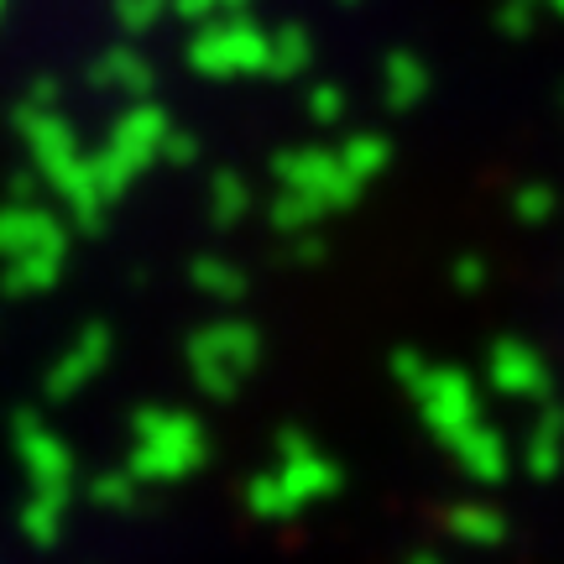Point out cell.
<instances>
[{"mask_svg": "<svg viewBox=\"0 0 564 564\" xmlns=\"http://www.w3.org/2000/svg\"><path fill=\"white\" fill-rule=\"evenodd\" d=\"M209 209H215V220L220 225H236L251 209V188H246L241 178H220L215 183V199H209Z\"/></svg>", "mask_w": 564, "mask_h": 564, "instance_id": "cell-13", "label": "cell"}, {"mask_svg": "<svg viewBox=\"0 0 564 564\" xmlns=\"http://www.w3.org/2000/svg\"><path fill=\"white\" fill-rule=\"evenodd\" d=\"M89 497L100 507H116V512H121V507L137 502V476H131V470H105V476L89 481Z\"/></svg>", "mask_w": 564, "mask_h": 564, "instance_id": "cell-12", "label": "cell"}, {"mask_svg": "<svg viewBox=\"0 0 564 564\" xmlns=\"http://www.w3.org/2000/svg\"><path fill=\"white\" fill-rule=\"evenodd\" d=\"M37 251H68V236L58 230V220L32 209V204L0 209V262H21V257H37Z\"/></svg>", "mask_w": 564, "mask_h": 564, "instance_id": "cell-7", "label": "cell"}, {"mask_svg": "<svg viewBox=\"0 0 564 564\" xmlns=\"http://www.w3.org/2000/svg\"><path fill=\"white\" fill-rule=\"evenodd\" d=\"M11 434H17V460H21V470H26L32 491L74 497V455H68V444H63L37 413H17Z\"/></svg>", "mask_w": 564, "mask_h": 564, "instance_id": "cell-4", "label": "cell"}, {"mask_svg": "<svg viewBox=\"0 0 564 564\" xmlns=\"http://www.w3.org/2000/svg\"><path fill=\"white\" fill-rule=\"evenodd\" d=\"M278 455H282L278 470H267V476L246 486V507L262 523H282V518H293V512H303L308 502H319V497H329L340 486V465L324 460L314 440L299 434V429L278 434Z\"/></svg>", "mask_w": 564, "mask_h": 564, "instance_id": "cell-1", "label": "cell"}, {"mask_svg": "<svg viewBox=\"0 0 564 564\" xmlns=\"http://www.w3.org/2000/svg\"><path fill=\"white\" fill-rule=\"evenodd\" d=\"M278 173H282V188L308 199L319 215H329L340 199H350V183H356L345 167H335L329 158H314V152H308V158H282Z\"/></svg>", "mask_w": 564, "mask_h": 564, "instance_id": "cell-6", "label": "cell"}, {"mask_svg": "<svg viewBox=\"0 0 564 564\" xmlns=\"http://www.w3.org/2000/svg\"><path fill=\"white\" fill-rule=\"evenodd\" d=\"M257 361H262V335L241 319H215L188 335V371H194L199 392L220 398V403L241 392Z\"/></svg>", "mask_w": 564, "mask_h": 564, "instance_id": "cell-3", "label": "cell"}, {"mask_svg": "<svg viewBox=\"0 0 564 564\" xmlns=\"http://www.w3.org/2000/svg\"><path fill=\"white\" fill-rule=\"evenodd\" d=\"M419 398H423V408H429L434 429H444V434H455V423L470 413V392H465V382H455V377H429V382H419Z\"/></svg>", "mask_w": 564, "mask_h": 564, "instance_id": "cell-9", "label": "cell"}, {"mask_svg": "<svg viewBox=\"0 0 564 564\" xmlns=\"http://www.w3.org/2000/svg\"><path fill=\"white\" fill-rule=\"evenodd\" d=\"M209 460V440L194 413L183 408H141L131 419V460L126 470L137 476V486H167L194 476Z\"/></svg>", "mask_w": 564, "mask_h": 564, "instance_id": "cell-2", "label": "cell"}, {"mask_svg": "<svg viewBox=\"0 0 564 564\" xmlns=\"http://www.w3.org/2000/svg\"><path fill=\"white\" fill-rule=\"evenodd\" d=\"M63 278V251H37V257H21V262H6L0 272V288L11 299H32V293H47L53 282Z\"/></svg>", "mask_w": 564, "mask_h": 564, "instance_id": "cell-8", "label": "cell"}, {"mask_svg": "<svg viewBox=\"0 0 564 564\" xmlns=\"http://www.w3.org/2000/svg\"><path fill=\"white\" fill-rule=\"evenodd\" d=\"M419 564H434V560H419Z\"/></svg>", "mask_w": 564, "mask_h": 564, "instance_id": "cell-14", "label": "cell"}, {"mask_svg": "<svg viewBox=\"0 0 564 564\" xmlns=\"http://www.w3.org/2000/svg\"><path fill=\"white\" fill-rule=\"evenodd\" d=\"M63 512H68V497H58V491H32L26 507H21V533H26L32 544H58Z\"/></svg>", "mask_w": 564, "mask_h": 564, "instance_id": "cell-10", "label": "cell"}, {"mask_svg": "<svg viewBox=\"0 0 564 564\" xmlns=\"http://www.w3.org/2000/svg\"><path fill=\"white\" fill-rule=\"evenodd\" d=\"M110 350H116L110 329H105V324H84L79 335H74V345H68L58 361L47 366V382H42V387H47V403H68V398H79L84 387L105 371Z\"/></svg>", "mask_w": 564, "mask_h": 564, "instance_id": "cell-5", "label": "cell"}, {"mask_svg": "<svg viewBox=\"0 0 564 564\" xmlns=\"http://www.w3.org/2000/svg\"><path fill=\"white\" fill-rule=\"evenodd\" d=\"M194 288L220 303H236L246 293V272L236 262H225V257H199L194 262Z\"/></svg>", "mask_w": 564, "mask_h": 564, "instance_id": "cell-11", "label": "cell"}]
</instances>
